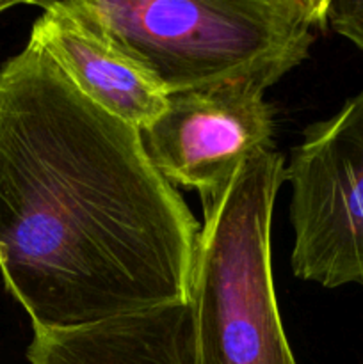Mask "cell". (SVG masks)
<instances>
[{
    "mask_svg": "<svg viewBox=\"0 0 363 364\" xmlns=\"http://www.w3.org/2000/svg\"><path fill=\"white\" fill-rule=\"evenodd\" d=\"M285 183L276 149L248 160L203 206L189 304L198 364H298L270 269V220Z\"/></svg>",
    "mask_w": 363,
    "mask_h": 364,
    "instance_id": "3957f363",
    "label": "cell"
},
{
    "mask_svg": "<svg viewBox=\"0 0 363 364\" xmlns=\"http://www.w3.org/2000/svg\"><path fill=\"white\" fill-rule=\"evenodd\" d=\"M20 2H16V0H0V13L6 9H9V7H14L18 6Z\"/></svg>",
    "mask_w": 363,
    "mask_h": 364,
    "instance_id": "9c48e42d",
    "label": "cell"
},
{
    "mask_svg": "<svg viewBox=\"0 0 363 364\" xmlns=\"http://www.w3.org/2000/svg\"><path fill=\"white\" fill-rule=\"evenodd\" d=\"M199 230L141 132L28 38L0 70V276L32 327L189 302Z\"/></svg>",
    "mask_w": 363,
    "mask_h": 364,
    "instance_id": "6da1fadb",
    "label": "cell"
},
{
    "mask_svg": "<svg viewBox=\"0 0 363 364\" xmlns=\"http://www.w3.org/2000/svg\"><path fill=\"white\" fill-rule=\"evenodd\" d=\"M167 96L249 82L269 89L308 57L327 0H68Z\"/></svg>",
    "mask_w": 363,
    "mask_h": 364,
    "instance_id": "7a4b0ae2",
    "label": "cell"
},
{
    "mask_svg": "<svg viewBox=\"0 0 363 364\" xmlns=\"http://www.w3.org/2000/svg\"><path fill=\"white\" fill-rule=\"evenodd\" d=\"M31 364H198L189 302L64 329H34Z\"/></svg>",
    "mask_w": 363,
    "mask_h": 364,
    "instance_id": "52a82bcc",
    "label": "cell"
},
{
    "mask_svg": "<svg viewBox=\"0 0 363 364\" xmlns=\"http://www.w3.org/2000/svg\"><path fill=\"white\" fill-rule=\"evenodd\" d=\"M294 276L324 288L363 287V91L310 124L285 164Z\"/></svg>",
    "mask_w": 363,
    "mask_h": 364,
    "instance_id": "277c9868",
    "label": "cell"
},
{
    "mask_svg": "<svg viewBox=\"0 0 363 364\" xmlns=\"http://www.w3.org/2000/svg\"><path fill=\"white\" fill-rule=\"evenodd\" d=\"M327 27L363 50V0H327Z\"/></svg>",
    "mask_w": 363,
    "mask_h": 364,
    "instance_id": "ba28073f",
    "label": "cell"
},
{
    "mask_svg": "<svg viewBox=\"0 0 363 364\" xmlns=\"http://www.w3.org/2000/svg\"><path fill=\"white\" fill-rule=\"evenodd\" d=\"M263 92L233 82L169 95L164 112L141 132L152 164L173 187L212 205L248 160L274 149V112Z\"/></svg>",
    "mask_w": 363,
    "mask_h": 364,
    "instance_id": "5b68a950",
    "label": "cell"
},
{
    "mask_svg": "<svg viewBox=\"0 0 363 364\" xmlns=\"http://www.w3.org/2000/svg\"><path fill=\"white\" fill-rule=\"evenodd\" d=\"M43 14L31 39L38 41L95 105L142 132L167 105L160 85L98 27L63 2H39Z\"/></svg>",
    "mask_w": 363,
    "mask_h": 364,
    "instance_id": "8992f818",
    "label": "cell"
}]
</instances>
